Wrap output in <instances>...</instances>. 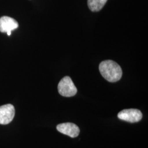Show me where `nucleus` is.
<instances>
[{"mask_svg":"<svg viewBox=\"0 0 148 148\" xmlns=\"http://www.w3.org/2000/svg\"><path fill=\"white\" fill-rule=\"evenodd\" d=\"M99 69L102 76L109 82H115L121 78V68L118 64L113 60L103 61L99 64Z\"/></svg>","mask_w":148,"mask_h":148,"instance_id":"f257e3e1","label":"nucleus"},{"mask_svg":"<svg viewBox=\"0 0 148 148\" xmlns=\"http://www.w3.org/2000/svg\"><path fill=\"white\" fill-rule=\"evenodd\" d=\"M59 94L65 97H71L76 95L77 90L69 76H65L59 82L58 85Z\"/></svg>","mask_w":148,"mask_h":148,"instance_id":"f03ea898","label":"nucleus"},{"mask_svg":"<svg viewBox=\"0 0 148 148\" xmlns=\"http://www.w3.org/2000/svg\"><path fill=\"white\" fill-rule=\"evenodd\" d=\"M119 119L130 123H136L140 121L143 117L142 112L137 109H124L117 114Z\"/></svg>","mask_w":148,"mask_h":148,"instance_id":"7ed1b4c3","label":"nucleus"},{"mask_svg":"<svg viewBox=\"0 0 148 148\" xmlns=\"http://www.w3.org/2000/svg\"><path fill=\"white\" fill-rule=\"evenodd\" d=\"M15 116L14 106L7 104L0 106V124L7 125L12 121Z\"/></svg>","mask_w":148,"mask_h":148,"instance_id":"20e7f679","label":"nucleus"},{"mask_svg":"<svg viewBox=\"0 0 148 148\" xmlns=\"http://www.w3.org/2000/svg\"><path fill=\"white\" fill-rule=\"evenodd\" d=\"M18 27V23L11 17L3 16L0 18V32H7L8 36H10L12 31L16 30Z\"/></svg>","mask_w":148,"mask_h":148,"instance_id":"39448f33","label":"nucleus"},{"mask_svg":"<svg viewBox=\"0 0 148 148\" xmlns=\"http://www.w3.org/2000/svg\"><path fill=\"white\" fill-rule=\"evenodd\" d=\"M57 130L59 132L67 135L71 138L77 137L79 135V128L76 125L71 122H66L59 124Z\"/></svg>","mask_w":148,"mask_h":148,"instance_id":"423d86ee","label":"nucleus"},{"mask_svg":"<svg viewBox=\"0 0 148 148\" xmlns=\"http://www.w3.org/2000/svg\"><path fill=\"white\" fill-rule=\"evenodd\" d=\"M108 0H88L87 3L90 10L92 12L101 11Z\"/></svg>","mask_w":148,"mask_h":148,"instance_id":"0eeeda50","label":"nucleus"}]
</instances>
